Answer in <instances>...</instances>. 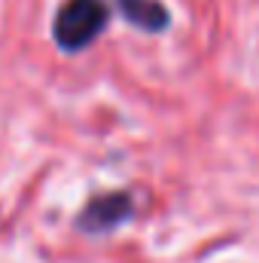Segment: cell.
<instances>
[{"mask_svg": "<svg viewBox=\"0 0 259 263\" xmlns=\"http://www.w3.org/2000/svg\"><path fill=\"white\" fill-rule=\"evenodd\" d=\"M110 25L107 0H64L52 22V37L61 52H82L89 49L101 31Z\"/></svg>", "mask_w": 259, "mask_h": 263, "instance_id": "6da1fadb", "label": "cell"}, {"mask_svg": "<svg viewBox=\"0 0 259 263\" xmlns=\"http://www.w3.org/2000/svg\"><path fill=\"white\" fill-rule=\"evenodd\" d=\"M116 9L128 25L146 34H162L171 25V12L162 0H116Z\"/></svg>", "mask_w": 259, "mask_h": 263, "instance_id": "3957f363", "label": "cell"}, {"mask_svg": "<svg viewBox=\"0 0 259 263\" xmlns=\"http://www.w3.org/2000/svg\"><path fill=\"white\" fill-rule=\"evenodd\" d=\"M134 217V199L125 190H110L92 196L76 214V227L82 233H113L116 227Z\"/></svg>", "mask_w": 259, "mask_h": 263, "instance_id": "7a4b0ae2", "label": "cell"}]
</instances>
